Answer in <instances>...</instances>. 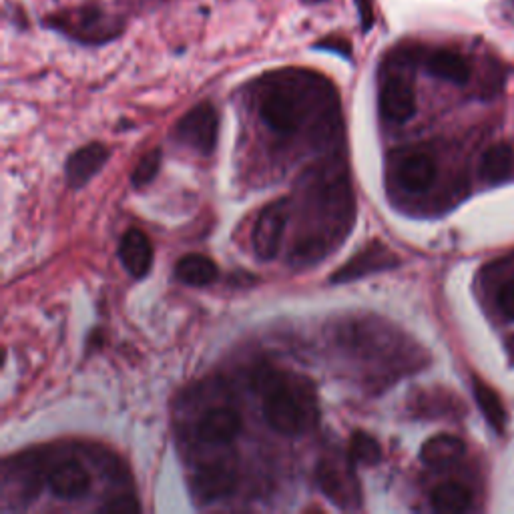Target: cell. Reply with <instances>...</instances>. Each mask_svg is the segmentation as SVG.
I'll return each instance as SVG.
<instances>
[{"label":"cell","mask_w":514,"mask_h":514,"mask_svg":"<svg viewBox=\"0 0 514 514\" xmlns=\"http://www.w3.org/2000/svg\"><path fill=\"white\" fill-rule=\"evenodd\" d=\"M255 386L264 388V416L276 432L296 436L314 422V414L286 380L268 374L257 380Z\"/></svg>","instance_id":"6da1fadb"},{"label":"cell","mask_w":514,"mask_h":514,"mask_svg":"<svg viewBox=\"0 0 514 514\" xmlns=\"http://www.w3.org/2000/svg\"><path fill=\"white\" fill-rule=\"evenodd\" d=\"M47 25L83 43H105L121 31V23L99 7H79L55 13L47 19Z\"/></svg>","instance_id":"7a4b0ae2"},{"label":"cell","mask_w":514,"mask_h":514,"mask_svg":"<svg viewBox=\"0 0 514 514\" xmlns=\"http://www.w3.org/2000/svg\"><path fill=\"white\" fill-rule=\"evenodd\" d=\"M286 223H288V201L280 199L270 203L260 217H257L253 231H251V243L255 255L264 262L274 260L280 253L284 233H286Z\"/></svg>","instance_id":"3957f363"},{"label":"cell","mask_w":514,"mask_h":514,"mask_svg":"<svg viewBox=\"0 0 514 514\" xmlns=\"http://www.w3.org/2000/svg\"><path fill=\"white\" fill-rule=\"evenodd\" d=\"M217 131H219V117L215 107L211 103H199L179 119L175 127V137L181 143L189 145L191 149L203 155H209L215 147Z\"/></svg>","instance_id":"277c9868"},{"label":"cell","mask_w":514,"mask_h":514,"mask_svg":"<svg viewBox=\"0 0 514 514\" xmlns=\"http://www.w3.org/2000/svg\"><path fill=\"white\" fill-rule=\"evenodd\" d=\"M237 486V470L225 460L199 468L191 478V492L201 504L227 498Z\"/></svg>","instance_id":"5b68a950"},{"label":"cell","mask_w":514,"mask_h":514,"mask_svg":"<svg viewBox=\"0 0 514 514\" xmlns=\"http://www.w3.org/2000/svg\"><path fill=\"white\" fill-rule=\"evenodd\" d=\"M380 113L392 123H406L416 113V95L404 75H390L380 87Z\"/></svg>","instance_id":"8992f818"},{"label":"cell","mask_w":514,"mask_h":514,"mask_svg":"<svg viewBox=\"0 0 514 514\" xmlns=\"http://www.w3.org/2000/svg\"><path fill=\"white\" fill-rule=\"evenodd\" d=\"M49 486L55 496L63 500H77L91 490V474L79 460L69 458L51 470Z\"/></svg>","instance_id":"52a82bcc"},{"label":"cell","mask_w":514,"mask_h":514,"mask_svg":"<svg viewBox=\"0 0 514 514\" xmlns=\"http://www.w3.org/2000/svg\"><path fill=\"white\" fill-rule=\"evenodd\" d=\"M119 257L123 268L137 280L145 278L153 266V245L149 237L139 229L123 233L119 243Z\"/></svg>","instance_id":"ba28073f"},{"label":"cell","mask_w":514,"mask_h":514,"mask_svg":"<svg viewBox=\"0 0 514 514\" xmlns=\"http://www.w3.org/2000/svg\"><path fill=\"white\" fill-rule=\"evenodd\" d=\"M398 183L412 193H422L432 187L436 179V161L428 153H408L396 167Z\"/></svg>","instance_id":"9c48e42d"},{"label":"cell","mask_w":514,"mask_h":514,"mask_svg":"<svg viewBox=\"0 0 514 514\" xmlns=\"http://www.w3.org/2000/svg\"><path fill=\"white\" fill-rule=\"evenodd\" d=\"M241 416L233 408H213L197 424V434L207 444H227L237 438Z\"/></svg>","instance_id":"30bf717a"},{"label":"cell","mask_w":514,"mask_h":514,"mask_svg":"<svg viewBox=\"0 0 514 514\" xmlns=\"http://www.w3.org/2000/svg\"><path fill=\"white\" fill-rule=\"evenodd\" d=\"M109 149L103 143H89L75 151L67 161V179L71 187L87 185L107 163Z\"/></svg>","instance_id":"8fae6325"},{"label":"cell","mask_w":514,"mask_h":514,"mask_svg":"<svg viewBox=\"0 0 514 514\" xmlns=\"http://www.w3.org/2000/svg\"><path fill=\"white\" fill-rule=\"evenodd\" d=\"M394 264H396L394 255L376 243V245L364 249L362 253H358L354 260H350L342 270H338L334 276V282H352V280H358L372 272L386 270Z\"/></svg>","instance_id":"7c38bea8"},{"label":"cell","mask_w":514,"mask_h":514,"mask_svg":"<svg viewBox=\"0 0 514 514\" xmlns=\"http://www.w3.org/2000/svg\"><path fill=\"white\" fill-rule=\"evenodd\" d=\"M175 276L185 286L205 288L217 280L219 270L211 257H207L203 253H187L177 262Z\"/></svg>","instance_id":"4fadbf2b"},{"label":"cell","mask_w":514,"mask_h":514,"mask_svg":"<svg viewBox=\"0 0 514 514\" xmlns=\"http://www.w3.org/2000/svg\"><path fill=\"white\" fill-rule=\"evenodd\" d=\"M426 69L432 77L454 85H466L470 79V65L466 63V59L456 51H448V49L434 51L426 59Z\"/></svg>","instance_id":"5bb4252c"},{"label":"cell","mask_w":514,"mask_h":514,"mask_svg":"<svg viewBox=\"0 0 514 514\" xmlns=\"http://www.w3.org/2000/svg\"><path fill=\"white\" fill-rule=\"evenodd\" d=\"M466 452L464 442L452 434H438L424 442L420 450V458L424 464L432 468H446L460 460Z\"/></svg>","instance_id":"9a60e30c"},{"label":"cell","mask_w":514,"mask_h":514,"mask_svg":"<svg viewBox=\"0 0 514 514\" xmlns=\"http://www.w3.org/2000/svg\"><path fill=\"white\" fill-rule=\"evenodd\" d=\"M432 508L444 514H458L470 508L472 492L460 482H442L432 490Z\"/></svg>","instance_id":"2e32d148"},{"label":"cell","mask_w":514,"mask_h":514,"mask_svg":"<svg viewBox=\"0 0 514 514\" xmlns=\"http://www.w3.org/2000/svg\"><path fill=\"white\" fill-rule=\"evenodd\" d=\"M514 167V153L506 143L492 145L480 159V177L490 183L506 181Z\"/></svg>","instance_id":"e0dca14e"},{"label":"cell","mask_w":514,"mask_h":514,"mask_svg":"<svg viewBox=\"0 0 514 514\" xmlns=\"http://www.w3.org/2000/svg\"><path fill=\"white\" fill-rule=\"evenodd\" d=\"M474 396H476L478 408H480L482 414L486 416L488 424H490L496 432H502L504 422H506V412H504V406H502L500 396H498L488 384H484V382L478 380V378H474Z\"/></svg>","instance_id":"ac0fdd59"},{"label":"cell","mask_w":514,"mask_h":514,"mask_svg":"<svg viewBox=\"0 0 514 514\" xmlns=\"http://www.w3.org/2000/svg\"><path fill=\"white\" fill-rule=\"evenodd\" d=\"M348 458L354 466H358V464L374 466L382 460V448L374 436L360 430V432L352 434V438H350Z\"/></svg>","instance_id":"d6986e66"},{"label":"cell","mask_w":514,"mask_h":514,"mask_svg":"<svg viewBox=\"0 0 514 514\" xmlns=\"http://www.w3.org/2000/svg\"><path fill=\"white\" fill-rule=\"evenodd\" d=\"M318 482H320V488L324 490V494L332 502H336L340 506L348 504L350 492H348V488L344 484L346 478H344V474L336 466H332L328 462H322L320 468H318Z\"/></svg>","instance_id":"ffe728a7"},{"label":"cell","mask_w":514,"mask_h":514,"mask_svg":"<svg viewBox=\"0 0 514 514\" xmlns=\"http://www.w3.org/2000/svg\"><path fill=\"white\" fill-rule=\"evenodd\" d=\"M159 167H161V151L153 149L147 155H143L141 161L137 163V167L133 169L131 183L135 187H143V185L151 183L155 179V175L159 173Z\"/></svg>","instance_id":"44dd1931"},{"label":"cell","mask_w":514,"mask_h":514,"mask_svg":"<svg viewBox=\"0 0 514 514\" xmlns=\"http://www.w3.org/2000/svg\"><path fill=\"white\" fill-rule=\"evenodd\" d=\"M498 308L502 310V314L510 320H514V280L504 284L496 296Z\"/></svg>","instance_id":"7402d4cb"},{"label":"cell","mask_w":514,"mask_h":514,"mask_svg":"<svg viewBox=\"0 0 514 514\" xmlns=\"http://www.w3.org/2000/svg\"><path fill=\"white\" fill-rule=\"evenodd\" d=\"M103 512H137L139 510V502L133 496H117L111 498L107 504L101 506Z\"/></svg>","instance_id":"603a6c76"},{"label":"cell","mask_w":514,"mask_h":514,"mask_svg":"<svg viewBox=\"0 0 514 514\" xmlns=\"http://www.w3.org/2000/svg\"><path fill=\"white\" fill-rule=\"evenodd\" d=\"M356 5L360 9V17L364 23V29L368 31L374 23V9H372V0H356Z\"/></svg>","instance_id":"cb8c5ba5"},{"label":"cell","mask_w":514,"mask_h":514,"mask_svg":"<svg viewBox=\"0 0 514 514\" xmlns=\"http://www.w3.org/2000/svg\"><path fill=\"white\" fill-rule=\"evenodd\" d=\"M161 3H167V0H127V5L137 7V9H145V7H157Z\"/></svg>","instance_id":"d4e9b609"},{"label":"cell","mask_w":514,"mask_h":514,"mask_svg":"<svg viewBox=\"0 0 514 514\" xmlns=\"http://www.w3.org/2000/svg\"><path fill=\"white\" fill-rule=\"evenodd\" d=\"M304 3H310V5H316V3H326V0H304Z\"/></svg>","instance_id":"484cf974"}]
</instances>
